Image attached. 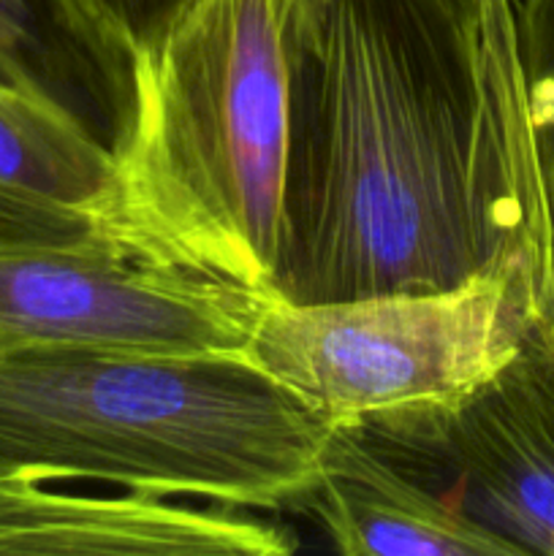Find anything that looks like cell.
Segmentation results:
<instances>
[{"mask_svg":"<svg viewBox=\"0 0 554 556\" xmlns=\"http://www.w3.org/2000/svg\"><path fill=\"white\" fill-rule=\"evenodd\" d=\"M492 261L525 266L554 320V168L521 76L411 0H326L280 296L438 291Z\"/></svg>","mask_w":554,"mask_h":556,"instance_id":"1","label":"cell"},{"mask_svg":"<svg viewBox=\"0 0 554 556\" xmlns=\"http://www.w3.org/2000/svg\"><path fill=\"white\" fill-rule=\"evenodd\" d=\"M326 0H172L136 38L96 228L125 253L280 296L299 112Z\"/></svg>","mask_w":554,"mask_h":556,"instance_id":"2","label":"cell"},{"mask_svg":"<svg viewBox=\"0 0 554 556\" xmlns=\"http://www.w3.org/2000/svg\"><path fill=\"white\" fill-rule=\"evenodd\" d=\"M331 427L242 364L0 342V476L297 510Z\"/></svg>","mask_w":554,"mask_h":556,"instance_id":"3","label":"cell"},{"mask_svg":"<svg viewBox=\"0 0 554 556\" xmlns=\"http://www.w3.org/2000/svg\"><path fill=\"white\" fill-rule=\"evenodd\" d=\"M549 331L530 271L492 261L438 291L269 296L244 367L329 427H362L456 405Z\"/></svg>","mask_w":554,"mask_h":556,"instance_id":"4","label":"cell"},{"mask_svg":"<svg viewBox=\"0 0 554 556\" xmlns=\"http://www.w3.org/2000/svg\"><path fill=\"white\" fill-rule=\"evenodd\" d=\"M237 282L85 242L0 250V342L242 364L266 304Z\"/></svg>","mask_w":554,"mask_h":556,"instance_id":"5","label":"cell"},{"mask_svg":"<svg viewBox=\"0 0 554 556\" xmlns=\"http://www.w3.org/2000/svg\"><path fill=\"white\" fill-rule=\"evenodd\" d=\"M411 470L451 478L445 497L525 554L554 556V345L546 337L440 410L362 424Z\"/></svg>","mask_w":554,"mask_h":556,"instance_id":"6","label":"cell"},{"mask_svg":"<svg viewBox=\"0 0 554 556\" xmlns=\"http://www.w3.org/2000/svg\"><path fill=\"white\" fill-rule=\"evenodd\" d=\"M0 476V554L22 556H288L297 538L253 510L174 497L52 492Z\"/></svg>","mask_w":554,"mask_h":556,"instance_id":"7","label":"cell"},{"mask_svg":"<svg viewBox=\"0 0 554 556\" xmlns=\"http://www.w3.org/2000/svg\"><path fill=\"white\" fill-rule=\"evenodd\" d=\"M297 510L345 556H519L356 427H331Z\"/></svg>","mask_w":554,"mask_h":556,"instance_id":"8","label":"cell"},{"mask_svg":"<svg viewBox=\"0 0 554 556\" xmlns=\"http://www.w3.org/2000/svg\"><path fill=\"white\" fill-rule=\"evenodd\" d=\"M0 182L96 223L112 185V147L63 98L0 87Z\"/></svg>","mask_w":554,"mask_h":556,"instance_id":"9","label":"cell"},{"mask_svg":"<svg viewBox=\"0 0 554 556\" xmlns=\"http://www.w3.org/2000/svg\"><path fill=\"white\" fill-rule=\"evenodd\" d=\"M172 0H54L71 58L85 60L106 81L114 109H123L128 60L139 33Z\"/></svg>","mask_w":554,"mask_h":556,"instance_id":"10","label":"cell"},{"mask_svg":"<svg viewBox=\"0 0 554 556\" xmlns=\"http://www.w3.org/2000/svg\"><path fill=\"white\" fill-rule=\"evenodd\" d=\"M0 54L33 85L60 98L58 74L68 52L54 0H0Z\"/></svg>","mask_w":554,"mask_h":556,"instance_id":"11","label":"cell"},{"mask_svg":"<svg viewBox=\"0 0 554 556\" xmlns=\"http://www.w3.org/2000/svg\"><path fill=\"white\" fill-rule=\"evenodd\" d=\"M90 231L85 215L0 182V250L79 242Z\"/></svg>","mask_w":554,"mask_h":556,"instance_id":"12","label":"cell"},{"mask_svg":"<svg viewBox=\"0 0 554 556\" xmlns=\"http://www.w3.org/2000/svg\"><path fill=\"white\" fill-rule=\"evenodd\" d=\"M416 3L451 36L467 38L481 0H416Z\"/></svg>","mask_w":554,"mask_h":556,"instance_id":"13","label":"cell"},{"mask_svg":"<svg viewBox=\"0 0 554 556\" xmlns=\"http://www.w3.org/2000/svg\"><path fill=\"white\" fill-rule=\"evenodd\" d=\"M0 87H22V90H43V87L33 85L30 79H27L25 74H22L20 68H16L14 63H9V60L0 54ZM47 92V90H43Z\"/></svg>","mask_w":554,"mask_h":556,"instance_id":"14","label":"cell"}]
</instances>
